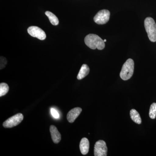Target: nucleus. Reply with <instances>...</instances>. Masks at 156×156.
<instances>
[{"mask_svg": "<svg viewBox=\"0 0 156 156\" xmlns=\"http://www.w3.org/2000/svg\"><path fill=\"white\" fill-rule=\"evenodd\" d=\"M80 148L82 154L86 155L88 153L89 149V142L87 138L86 137L82 138L80 143Z\"/></svg>", "mask_w": 156, "mask_h": 156, "instance_id": "9d476101", "label": "nucleus"}, {"mask_svg": "<svg viewBox=\"0 0 156 156\" xmlns=\"http://www.w3.org/2000/svg\"><path fill=\"white\" fill-rule=\"evenodd\" d=\"M82 111V109L80 108L77 107L72 109L68 113L67 115L68 121L70 123H73L76 119L80 114Z\"/></svg>", "mask_w": 156, "mask_h": 156, "instance_id": "6e6552de", "label": "nucleus"}, {"mask_svg": "<svg viewBox=\"0 0 156 156\" xmlns=\"http://www.w3.org/2000/svg\"><path fill=\"white\" fill-rule=\"evenodd\" d=\"M27 32L31 36L36 37L40 40H44L46 38L45 32L38 27H30L27 29Z\"/></svg>", "mask_w": 156, "mask_h": 156, "instance_id": "0eeeda50", "label": "nucleus"}, {"mask_svg": "<svg viewBox=\"0 0 156 156\" xmlns=\"http://www.w3.org/2000/svg\"><path fill=\"white\" fill-rule=\"evenodd\" d=\"M130 116L131 119L133 120L134 122L137 124H140L141 123V119L140 115L139 113L136 110L133 109L130 111Z\"/></svg>", "mask_w": 156, "mask_h": 156, "instance_id": "f8f14e48", "label": "nucleus"}, {"mask_svg": "<svg viewBox=\"0 0 156 156\" xmlns=\"http://www.w3.org/2000/svg\"><path fill=\"white\" fill-rule=\"evenodd\" d=\"M107 151L106 143L104 140H99L95 143L94 147V155L106 156L107 155Z\"/></svg>", "mask_w": 156, "mask_h": 156, "instance_id": "423d86ee", "label": "nucleus"}, {"mask_svg": "<svg viewBox=\"0 0 156 156\" xmlns=\"http://www.w3.org/2000/svg\"><path fill=\"white\" fill-rule=\"evenodd\" d=\"M85 44L92 50L97 49L103 50L105 47V44L103 40L98 36L94 34H89L85 38Z\"/></svg>", "mask_w": 156, "mask_h": 156, "instance_id": "f257e3e1", "label": "nucleus"}, {"mask_svg": "<svg viewBox=\"0 0 156 156\" xmlns=\"http://www.w3.org/2000/svg\"><path fill=\"white\" fill-rule=\"evenodd\" d=\"M144 27L151 41L156 42V24L151 17H147L144 20Z\"/></svg>", "mask_w": 156, "mask_h": 156, "instance_id": "7ed1b4c3", "label": "nucleus"}, {"mask_svg": "<svg viewBox=\"0 0 156 156\" xmlns=\"http://www.w3.org/2000/svg\"><path fill=\"white\" fill-rule=\"evenodd\" d=\"M50 130L53 142L55 144L58 143L61 140V135L58 132V129L55 126L52 125L50 126Z\"/></svg>", "mask_w": 156, "mask_h": 156, "instance_id": "1a4fd4ad", "label": "nucleus"}, {"mask_svg": "<svg viewBox=\"0 0 156 156\" xmlns=\"http://www.w3.org/2000/svg\"><path fill=\"white\" fill-rule=\"evenodd\" d=\"M7 63V60L5 57L3 56L1 57V69H3L5 67L6 64Z\"/></svg>", "mask_w": 156, "mask_h": 156, "instance_id": "dca6fc26", "label": "nucleus"}, {"mask_svg": "<svg viewBox=\"0 0 156 156\" xmlns=\"http://www.w3.org/2000/svg\"><path fill=\"white\" fill-rule=\"evenodd\" d=\"M45 14L49 18L50 23L53 25H57L58 24V20L57 17L50 11H47L45 12Z\"/></svg>", "mask_w": 156, "mask_h": 156, "instance_id": "ddd939ff", "label": "nucleus"}, {"mask_svg": "<svg viewBox=\"0 0 156 156\" xmlns=\"http://www.w3.org/2000/svg\"><path fill=\"white\" fill-rule=\"evenodd\" d=\"M134 62L129 58L123 65L120 73V77L124 80H129L133 75L134 71Z\"/></svg>", "mask_w": 156, "mask_h": 156, "instance_id": "f03ea898", "label": "nucleus"}, {"mask_svg": "<svg viewBox=\"0 0 156 156\" xmlns=\"http://www.w3.org/2000/svg\"><path fill=\"white\" fill-rule=\"evenodd\" d=\"M110 13L107 10H102L98 11L94 17L95 23L98 24H104L108 22Z\"/></svg>", "mask_w": 156, "mask_h": 156, "instance_id": "39448f33", "label": "nucleus"}, {"mask_svg": "<svg viewBox=\"0 0 156 156\" xmlns=\"http://www.w3.org/2000/svg\"><path fill=\"white\" fill-rule=\"evenodd\" d=\"M103 41H104V42H105L107 41L106 40H105H105H103Z\"/></svg>", "mask_w": 156, "mask_h": 156, "instance_id": "a211bd4d", "label": "nucleus"}, {"mask_svg": "<svg viewBox=\"0 0 156 156\" xmlns=\"http://www.w3.org/2000/svg\"><path fill=\"white\" fill-rule=\"evenodd\" d=\"M23 119V115L19 113L6 120L3 123V127L5 128H13L20 124Z\"/></svg>", "mask_w": 156, "mask_h": 156, "instance_id": "20e7f679", "label": "nucleus"}, {"mask_svg": "<svg viewBox=\"0 0 156 156\" xmlns=\"http://www.w3.org/2000/svg\"><path fill=\"white\" fill-rule=\"evenodd\" d=\"M9 90V86L6 83H1L0 84V97L5 95Z\"/></svg>", "mask_w": 156, "mask_h": 156, "instance_id": "4468645a", "label": "nucleus"}, {"mask_svg": "<svg viewBox=\"0 0 156 156\" xmlns=\"http://www.w3.org/2000/svg\"><path fill=\"white\" fill-rule=\"evenodd\" d=\"M149 116L151 119H155L156 117V103H153L151 105L149 110Z\"/></svg>", "mask_w": 156, "mask_h": 156, "instance_id": "2eb2a0df", "label": "nucleus"}, {"mask_svg": "<svg viewBox=\"0 0 156 156\" xmlns=\"http://www.w3.org/2000/svg\"><path fill=\"white\" fill-rule=\"evenodd\" d=\"M50 111H51V115H52V116L54 118H55V119H58L59 118V114H58V112L56 109L54 108H51Z\"/></svg>", "mask_w": 156, "mask_h": 156, "instance_id": "f3484780", "label": "nucleus"}, {"mask_svg": "<svg viewBox=\"0 0 156 156\" xmlns=\"http://www.w3.org/2000/svg\"><path fill=\"white\" fill-rule=\"evenodd\" d=\"M89 71L90 69L88 66L87 64H83L77 77L78 80H81L85 78L89 74Z\"/></svg>", "mask_w": 156, "mask_h": 156, "instance_id": "9b49d317", "label": "nucleus"}]
</instances>
